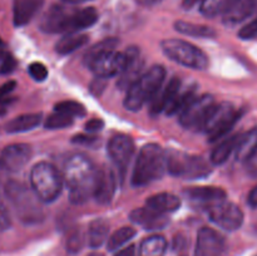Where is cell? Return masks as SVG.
<instances>
[{
  "label": "cell",
  "instance_id": "1",
  "mask_svg": "<svg viewBox=\"0 0 257 256\" xmlns=\"http://www.w3.org/2000/svg\"><path fill=\"white\" fill-rule=\"evenodd\" d=\"M98 12L92 7L83 9H69L63 5H53L40 20V29L49 34L78 33L94 25Z\"/></svg>",
  "mask_w": 257,
  "mask_h": 256
},
{
  "label": "cell",
  "instance_id": "2",
  "mask_svg": "<svg viewBox=\"0 0 257 256\" xmlns=\"http://www.w3.org/2000/svg\"><path fill=\"white\" fill-rule=\"evenodd\" d=\"M97 168L85 155L78 153L68 158L64 166L63 181L69 188L70 201L75 205L84 203L93 196Z\"/></svg>",
  "mask_w": 257,
  "mask_h": 256
},
{
  "label": "cell",
  "instance_id": "3",
  "mask_svg": "<svg viewBox=\"0 0 257 256\" xmlns=\"http://www.w3.org/2000/svg\"><path fill=\"white\" fill-rule=\"evenodd\" d=\"M166 166V152L157 143H148L141 148L132 173V185L136 187L162 178Z\"/></svg>",
  "mask_w": 257,
  "mask_h": 256
},
{
  "label": "cell",
  "instance_id": "4",
  "mask_svg": "<svg viewBox=\"0 0 257 256\" xmlns=\"http://www.w3.org/2000/svg\"><path fill=\"white\" fill-rule=\"evenodd\" d=\"M5 193L22 222L32 225L44 220L42 201L33 192L32 188H28L17 181H8L5 185Z\"/></svg>",
  "mask_w": 257,
  "mask_h": 256
},
{
  "label": "cell",
  "instance_id": "5",
  "mask_svg": "<svg viewBox=\"0 0 257 256\" xmlns=\"http://www.w3.org/2000/svg\"><path fill=\"white\" fill-rule=\"evenodd\" d=\"M165 78L166 70L162 65H153L152 68H150L127 90L124 107L131 112L140 110L148 100L155 97L165 82Z\"/></svg>",
  "mask_w": 257,
  "mask_h": 256
},
{
  "label": "cell",
  "instance_id": "6",
  "mask_svg": "<svg viewBox=\"0 0 257 256\" xmlns=\"http://www.w3.org/2000/svg\"><path fill=\"white\" fill-rule=\"evenodd\" d=\"M241 115H242V112L238 110L232 103H215L203 119L200 131L207 133L210 142H215L225 137L235 127Z\"/></svg>",
  "mask_w": 257,
  "mask_h": 256
},
{
  "label": "cell",
  "instance_id": "7",
  "mask_svg": "<svg viewBox=\"0 0 257 256\" xmlns=\"http://www.w3.org/2000/svg\"><path fill=\"white\" fill-rule=\"evenodd\" d=\"M63 176L53 165L39 162L30 172V188L42 202L50 203L57 200L63 190Z\"/></svg>",
  "mask_w": 257,
  "mask_h": 256
},
{
  "label": "cell",
  "instance_id": "8",
  "mask_svg": "<svg viewBox=\"0 0 257 256\" xmlns=\"http://www.w3.org/2000/svg\"><path fill=\"white\" fill-rule=\"evenodd\" d=\"M162 52L177 64L196 70H203L208 65V57L203 50L182 39H166L161 43Z\"/></svg>",
  "mask_w": 257,
  "mask_h": 256
},
{
  "label": "cell",
  "instance_id": "9",
  "mask_svg": "<svg viewBox=\"0 0 257 256\" xmlns=\"http://www.w3.org/2000/svg\"><path fill=\"white\" fill-rule=\"evenodd\" d=\"M166 166L172 176L198 180L211 173L210 165L200 156L187 155L180 151H171L166 155Z\"/></svg>",
  "mask_w": 257,
  "mask_h": 256
},
{
  "label": "cell",
  "instance_id": "10",
  "mask_svg": "<svg viewBox=\"0 0 257 256\" xmlns=\"http://www.w3.org/2000/svg\"><path fill=\"white\" fill-rule=\"evenodd\" d=\"M211 222L225 231H236L242 226L243 212L236 203L223 200L208 207Z\"/></svg>",
  "mask_w": 257,
  "mask_h": 256
},
{
  "label": "cell",
  "instance_id": "11",
  "mask_svg": "<svg viewBox=\"0 0 257 256\" xmlns=\"http://www.w3.org/2000/svg\"><path fill=\"white\" fill-rule=\"evenodd\" d=\"M213 104H215V99L210 94L193 97L180 113L181 125H183L185 128H190V130L196 128L200 131L203 119Z\"/></svg>",
  "mask_w": 257,
  "mask_h": 256
},
{
  "label": "cell",
  "instance_id": "12",
  "mask_svg": "<svg viewBox=\"0 0 257 256\" xmlns=\"http://www.w3.org/2000/svg\"><path fill=\"white\" fill-rule=\"evenodd\" d=\"M135 142L127 135H115L114 137L110 138L109 143H108L109 157L112 158L118 171L122 172V176L125 172L128 163L131 162V158L135 153Z\"/></svg>",
  "mask_w": 257,
  "mask_h": 256
},
{
  "label": "cell",
  "instance_id": "13",
  "mask_svg": "<svg viewBox=\"0 0 257 256\" xmlns=\"http://www.w3.org/2000/svg\"><path fill=\"white\" fill-rule=\"evenodd\" d=\"M225 250V238L210 227H202L197 233L193 256H221Z\"/></svg>",
  "mask_w": 257,
  "mask_h": 256
},
{
  "label": "cell",
  "instance_id": "14",
  "mask_svg": "<svg viewBox=\"0 0 257 256\" xmlns=\"http://www.w3.org/2000/svg\"><path fill=\"white\" fill-rule=\"evenodd\" d=\"M124 53L127 57V62H125V67L120 72L117 85L119 89L128 90L131 85L145 73L143 72L145 60L141 58L140 49L137 47H130Z\"/></svg>",
  "mask_w": 257,
  "mask_h": 256
},
{
  "label": "cell",
  "instance_id": "15",
  "mask_svg": "<svg viewBox=\"0 0 257 256\" xmlns=\"http://www.w3.org/2000/svg\"><path fill=\"white\" fill-rule=\"evenodd\" d=\"M125 62H127V57H125L124 52L122 53L113 50V52L107 53L103 57H100L99 59L95 60L90 65L89 69L98 78L107 79V78H112L114 75H119L123 68L125 67Z\"/></svg>",
  "mask_w": 257,
  "mask_h": 256
},
{
  "label": "cell",
  "instance_id": "16",
  "mask_svg": "<svg viewBox=\"0 0 257 256\" xmlns=\"http://www.w3.org/2000/svg\"><path fill=\"white\" fill-rule=\"evenodd\" d=\"M33 155L32 147L27 143H13L2 151L0 160L9 172L23 170L30 161Z\"/></svg>",
  "mask_w": 257,
  "mask_h": 256
},
{
  "label": "cell",
  "instance_id": "17",
  "mask_svg": "<svg viewBox=\"0 0 257 256\" xmlns=\"http://www.w3.org/2000/svg\"><path fill=\"white\" fill-rule=\"evenodd\" d=\"M117 190V176L108 167L97 168L93 196L100 205H108Z\"/></svg>",
  "mask_w": 257,
  "mask_h": 256
},
{
  "label": "cell",
  "instance_id": "18",
  "mask_svg": "<svg viewBox=\"0 0 257 256\" xmlns=\"http://www.w3.org/2000/svg\"><path fill=\"white\" fill-rule=\"evenodd\" d=\"M130 218L136 225L142 226L143 228L150 231L163 230L170 222L167 216L150 207L136 208L130 213Z\"/></svg>",
  "mask_w": 257,
  "mask_h": 256
},
{
  "label": "cell",
  "instance_id": "19",
  "mask_svg": "<svg viewBox=\"0 0 257 256\" xmlns=\"http://www.w3.org/2000/svg\"><path fill=\"white\" fill-rule=\"evenodd\" d=\"M181 87H182V82H181L180 78L177 77L171 78L165 87L161 85V88L158 89V92L156 93L155 97L151 99V114L157 115L160 114V113H162L163 110H166L167 105L170 104L171 100L175 98V95L177 94L178 90L181 89Z\"/></svg>",
  "mask_w": 257,
  "mask_h": 256
},
{
  "label": "cell",
  "instance_id": "20",
  "mask_svg": "<svg viewBox=\"0 0 257 256\" xmlns=\"http://www.w3.org/2000/svg\"><path fill=\"white\" fill-rule=\"evenodd\" d=\"M257 13V0H236L230 9L222 15L226 25H237Z\"/></svg>",
  "mask_w": 257,
  "mask_h": 256
},
{
  "label": "cell",
  "instance_id": "21",
  "mask_svg": "<svg viewBox=\"0 0 257 256\" xmlns=\"http://www.w3.org/2000/svg\"><path fill=\"white\" fill-rule=\"evenodd\" d=\"M44 0H14L13 4V22L17 28L24 27L32 22L38 12L42 9Z\"/></svg>",
  "mask_w": 257,
  "mask_h": 256
},
{
  "label": "cell",
  "instance_id": "22",
  "mask_svg": "<svg viewBox=\"0 0 257 256\" xmlns=\"http://www.w3.org/2000/svg\"><path fill=\"white\" fill-rule=\"evenodd\" d=\"M185 195L191 201L205 205H213L216 202L226 200L227 193L223 188L215 187V186H197V187H190L185 190Z\"/></svg>",
  "mask_w": 257,
  "mask_h": 256
},
{
  "label": "cell",
  "instance_id": "23",
  "mask_svg": "<svg viewBox=\"0 0 257 256\" xmlns=\"http://www.w3.org/2000/svg\"><path fill=\"white\" fill-rule=\"evenodd\" d=\"M146 206L166 215V213L175 212L181 207V198L170 192L156 193V195L150 196L147 198Z\"/></svg>",
  "mask_w": 257,
  "mask_h": 256
},
{
  "label": "cell",
  "instance_id": "24",
  "mask_svg": "<svg viewBox=\"0 0 257 256\" xmlns=\"http://www.w3.org/2000/svg\"><path fill=\"white\" fill-rule=\"evenodd\" d=\"M257 152V128L240 135L235 148V157L240 162L251 160Z\"/></svg>",
  "mask_w": 257,
  "mask_h": 256
},
{
  "label": "cell",
  "instance_id": "25",
  "mask_svg": "<svg viewBox=\"0 0 257 256\" xmlns=\"http://www.w3.org/2000/svg\"><path fill=\"white\" fill-rule=\"evenodd\" d=\"M42 122V113H27L18 115L7 123L5 131L8 133H23L34 130Z\"/></svg>",
  "mask_w": 257,
  "mask_h": 256
},
{
  "label": "cell",
  "instance_id": "26",
  "mask_svg": "<svg viewBox=\"0 0 257 256\" xmlns=\"http://www.w3.org/2000/svg\"><path fill=\"white\" fill-rule=\"evenodd\" d=\"M109 223L104 218H95L88 227V245L92 248H98L108 240Z\"/></svg>",
  "mask_w": 257,
  "mask_h": 256
},
{
  "label": "cell",
  "instance_id": "27",
  "mask_svg": "<svg viewBox=\"0 0 257 256\" xmlns=\"http://www.w3.org/2000/svg\"><path fill=\"white\" fill-rule=\"evenodd\" d=\"M89 38L85 34L80 33H68L64 37L60 38L58 43L55 44V52L60 55H67L70 53L75 52L79 48L84 47L88 43Z\"/></svg>",
  "mask_w": 257,
  "mask_h": 256
},
{
  "label": "cell",
  "instance_id": "28",
  "mask_svg": "<svg viewBox=\"0 0 257 256\" xmlns=\"http://www.w3.org/2000/svg\"><path fill=\"white\" fill-rule=\"evenodd\" d=\"M118 44H119V40L117 38H105V39L100 40L99 43H97V44H94L92 48H89L87 50V53L84 54V58H83V62L89 68L100 57H103L107 53L115 50Z\"/></svg>",
  "mask_w": 257,
  "mask_h": 256
},
{
  "label": "cell",
  "instance_id": "29",
  "mask_svg": "<svg viewBox=\"0 0 257 256\" xmlns=\"http://www.w3.org/2000/svg\"><path fill=\"white\" fill-rule=\"evenodd\" d=\"M176 32L181 33L183 35H188V37H196V38H213L216 37V30L213 28L208 27V25L203 24H196V23L191 22H183V20H178L175 23Z\"/></svg>",
  "mask_w": 257,
  "mask_h": 256
},
{
  "label": "cell",
  "instance_id": "30",
  "mask_svg": "<svg viewBox=\"0 0 257 256\" xmlns=\"http://www.w3.org/2000/svg\"><path fill=\"white\" fill-rule=\"evenodd\" d=\"M238 137H240V135H235L226 138V140H223L222 142H221L220 145L212 151V153H211V158H210L211 163L215 166L225 163L226 161L228 160V157L235 152Z\"/></svg>",
  "mask_w": 257,
  "mask_h": 256
},
{
  "label": "cell",
  "instance_id": "31",
  "mask_svg": "<svg viewBox=\"0 0 257 256\" xmlns=\"http://www.w3.org/2000/svg\"><path fill=\"white\" fill-rule=\"evenodd\" d=\"M167 246V240L163 236L152 235L141 243V256H163Z\"/></svg>",
  "mask_w": 257,
  "mask_h": 256
},
{
  "label": "cell",
  "instance_id": "32",
  "mask_svg": "<svg viewBox=\"0 0 257 256\" xmlns=\"http://www.w3.org/2000/svg\"><path fill=\"white\" fill-rule=\"evenodd\" d=\"M193 97H196V87H187L186 89H182V87H181L177 94L175 95V98L171 100V103L166 108L167 114H180Z\"/></svg>",
  "mask_w": 257,
  "mask_h": 256
},
{
  "label": "cell",
  "instance_id": "33",
  "mask_svg": "<svg viewBox=\"0 0 257 256\" xmlns=\"http://www.w3.org/2000/svg\"><path fill=\"white\" fill-rule=\"evenodd\" d=\"M236 0H203L200 4L201 14L207 18L223 15Z\"/></svg>",
  "mask_w": 257,
  "mask_h": 256
},
{
  "label": "cell",
  "instance_id": "34",
  "mask_svg": "<svg viewBox=\"0 0 257 256\" xmlns=\"http://www.w3.org/2000/svg\"><path fill=\"white\" fill-rule=\"evenodd\" d=\"M136 233H137V231H136L133 227H130V226H124V227L118 228L117 231H114V232L108 237L107 240L108 251L119 250L124 243H127L128 241H131L133 237H135Z\"/></svg>",
  "mask_w": 257,
  "mask_h": 256
},
{
  "label": "cell",
  "instance_id": "35",
  "mask_svg": "<svg viewBox=\"0 0 257 256\" xmlns=\"http://www.w3.org/2000/svg\"><path fill=\"white\" fill-rule=\"evenodd\" d=\"M55 112L64 113L69 117H84L87 114L84 105L75 100H63L55 104Z\"/></svg>",
  "mask_w": 257,
  "mask_h": 256
},
{
  "label": "cell",
  "instance_id": "36",
  "mask_svg": "<svg viewBox=\"0 0 257 256\" xmlns=\"http://www.w3.org/2000/svg\"><path fill=\"white\" fill-rule=\"evenodd\" d=\"M73 124V118L60 112H54L45 119L44 127L47 130H60Z\"/></svg>",
  "mask_w": 257,
  "mask_h": 256
},
{
  "label": "cell",
  "instance_id": "37",
  "mask_svg": "<svg viewBox=\"0 0 257 256\" xmlns=\"http://www.w3.org/2000/svg\"><path fill=\"white\" fill-rule=\"evenodd\" d=\"M28 72H29L30 77L34 80H38V82H43V80L47 79L48 77V68L45 67L43 63L40 62H34L28 67Z\"/></svg>",
  "mask_w": 257,
  "mask_h": 256
},
{
  "label": "cell",
  "instance_id": "38",
  "mask_svg": "<svg viewBox=\"0 0 257 256\" xmlns=\"http://www.w3.org/2000/svg\"><path fill=\"white\" fill-rule=\"evenodd\" d=\"M84 245V238H83L82 233L79 231H75L72 235L68 237L67 240V250L70 253H77L79 252Z\"/></svg>",
  "mask_w": 257,
  "mask_h": 256
},
{
  "label": "cell",
  "instance_id": "39",
  "mask_svg": "<svg viewBox=\"0 0 257 256\" xmlns=\"http://www.w3.org/2000/svg\"><path fill=\"white\" fill-rule=\"evenodd\" d=\"M15 65H17V62H15V59L10 53L4 52L0 54V73L2 74L12 73L14 70Z\"/></svg>",
  "mask_w": 257,
  "mask_h": 256
},
{
  "label": "cell",
  "instance_id": "40",
  "mask_svg": "<svg viewBox=\"0 0 257 256\" xmlns=\"http://www.w3.org/2000/svg\"><path fill=\"white\" fill-rule=\"evenodd\" d=\"M238 37L243 40H250L257 38V17L253 20H251L248 24L241 28L238 32Z\"/></svg>",
  "mask_w": 257,
  "mask_h": 256
},
{
  "label": "cell",
  "instance_id": "41",
  "mask_svg": "<svg viewBox=\"0 0 257 256\" xmlns=\"http://www.w3.org/2000/svg\"><path fill=\"white\" fill-rule=\"evenodd\" d=\"M10 225H12V220H10L9 211H8L3 198L0 197V231L8 230Z\"/></svg>",
  "mask_w": 257,
  "mask_h": 256
},
{
  "label": "cell",
  "instance_id": "42",
  "mask_svg": "<svg viewBox=\"0 0 257 256\" xmlns=\"http://www.w3.org/2000/svg\"><path fill=\"white\" fill-rule=\"evenodd\" d=\"M72 142L77 143V145L93 147V146H95L97 143H99V141H98V138L93 135H78L73 137Z\"/></svg>",
  "mask_w": 257,
  "mask_h": 256
},
{
  "label": "cell",
  "instance_id": "43",
  "mask_svg": "<svg viewBox=\"0 0 257 256\" xmlns=\"http://www.w3.org/2000/svg\"><path fill=\"white\" fill-rule=\"evenodd\" d=\"M15 85H17V83L12 80V82L5 83V84H3L0 87V103H3V104H8L9 103V95L14 90Z\"/></svg>",
  "mask_w": 257,
  "mask_h": 256
},
{
  "label": "cell",
  "instance_id": "44",
  "mask_svg": "<svg viewBox=\"0 0 257 256\" xmlns=\"http://www.w3.org/2000/svg\"><path fill=\"white\" fill-rule=\"evenodd\" d=\"M104 128V122L99 118H93V119L88 120L85 123V131L89 133H95V132H99Z\"/></svg>",
  "mask_w": 257,
  "mask_h": 256
},
{
  "label": "cell",
  "instance_id": "45",
  "mask_svg": "<svg viewBox=\"0 0 257 256\" xmlns=\"http://www.w3.org/2000/svg\"><path fill=\"white\" fill-rule=\"evenodd\" d=\"M247 203L252 208H257V186H255V187L250 191V193H248Z\"/></svg>",
  "mask_w": 257,
  "mask_h": 256
},
{
  "label": "cell",
  "instance_id": "46",
  "mask_svg": "<svg viewBox=\"0 0 257 256\" xmlns=\"http://www.w3.org/2000/svg\"><path fill=\"white\" fill-rule=\"evenodd\" d=\"M114 256H136V247L133 245H130L128 247L120 248Z\"/></svg>",
  "mask_w": 257,
  "mask_h": 256
},
{
  "label": "cell",
  "instance_id": "47",
  "mask_svg": "<svg viewBox=\"0 0 257 256\" xmlns=\"http://www.w3.org/2000/svg\"><path fill=\"white\" fill-rule=\"evenodd\" d=\"M203 0H183L182 2V8L185 10H191L192 8H195L196 5L201 4Z\"/></svg>",
  "mask_w": 257,
  "mask_h": 256
},
{
  "label": "cell",
  "instance_id": "48",
  "mask_svg": "<svg viewBox=\"0 0 257 256\" xmlns=\"http://www.w3.org/2000/svg\"><path fill=\"white\" fill-rule=\"evenodd\" d=\"M185 238L183 237H176L175 240H173V245H172V247H173V250L175 251H180V250H182L183 247H185Z\"/></svg>",
  "mask_w": 257,
  "mask_h": 256
},
{
  "label": "cell",
  "instance_id": "49",
  "mask_svg": "<svg viewBox=\"0 0 257 256\" xmlns=\"http://www.w3.org/2000/svg\"><path fill=\"white\" fill-rule=\"evenodd\" d=\"M8 172H9V171L7 170V167H5V166H4L3 161L0 160V182H3V181H4L5 178H7Z\"/></svg>",
  "mask_w": 257,
  "mask_h": 256
},
{
  "label": "cell",
  "instance_id": "50",
  "mask_svg": "<svg viewBox=\"0 0 257 256\" xmlns=\"http://www.w3.org/2000/svg\"><path fill=\"white\" fill-rule=\"evenodd\" d=\"M64 3H67V4H82V3H87V2H90V0H63Z\"/></svg>",
  "mask_w": 257,
  "mask_h": 256
},
{
  "label": "cell",
  "instance_id": "51",
  "mask_svg": "<svg viewBox=\"0 0 257 256\" xmlns=\"http://www.w3.org/2000/svg\"><path fill=\"white\" fill-rule=\"evenodd\" d=\"M7 113V104H3V103H0V115L5 114Z\"/></svg>",
  "mask_w": 257,
  "mask_h": 256
},
{
  "label": "cell",
  "instance_id": "52",
  "mask_svg": "<svg viewBox=\"0 0 257 256\" xmlns=\"http://www.w3.org/2000/svg\"><path fill=\"white\" fill-rule=\"evenodd\" d=\"M145 2L150 5H155V4H158V3H161L162 0H145Z\"/></svg>",
  "mask_w": 257,
  "mask_h": 256
},
{
  "label": "cell",
  "instance_id": "53",
  "mask_svg": "<svg viewBox=\"0 0 257 256\" xmlns=\"http://www.w3.org/2000/svg\"><path fill=\"white\" fill-rule=\"evenodd\" d=\"M4 52H5V49H4V43H3L2 38H0V54H2V53H4Z\"/></svg>",
  "mask_w": 257,
  "mask_h": 256
},
{
  "label": "cell",
  "instance_id": "54",
  "mask_svg": "<svg viewBox=\"0 0 257 256\" xmlns=\"http://www.w3.org/2000/svg\"><path fill=\"white\" fill-rule=\"evenodd\" d=\"M88 256H104V255H103V253H100V252H92V253H89Z\"/></svg>",
  "mask_w": 257,
  "mask_h": 256
}]
</instances>
